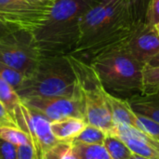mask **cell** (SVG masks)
<instances>
[{
  "label": "cell",
  "instance_id": "1",
  "mask_svg": "<svg viewBox=\"0 0 159 159\" xmlns=\"http://www.w3.org/2000/svg\"><path fill=\"white\" fill-rule=\"evenodd\" d=\"M136 28L127 0H98L84 14L79 41L70 55L89 63L105 53L124 48Z\"/></svg>",
  "mask_w": 159,
  "mask_h": 159
},
{
  "label": "cell",
  "instance_id": "2",
  "mask_svg": "<svg viewBox=\"0 0 159 159\" xmlns=\"http://www.w3.org/2000/svg\"><path fill=\"white\" fill-rule=\"evenodd\" d=\"M98 0H55L47 20L32 34L42 57L70 55L80 37L81 20Z\"/></svg>",
  "mask_w": 159,
  "mask_h": 159
},
{
  "label": "cell",
  "instance_id": "3",
  "mask_svg": "<svg viewBox=\"0 0 159 159\" xmlns=\"http://www.w3.org/2000/svg\"><path fill=\"white\" fill-rule=\"evenodd\" d=\"M16 92L20 100L83 95L68 55L41 57L34 71Z\"/></svg>",
  "mask_w": 159,
  "mask_h": 159
},
{
  "label": "cell",
  "instance_id": "4",
  "mask_svg": "<svg viewBox=\"0 0 159 159\" xmlns=\"http://www.w3.org/2000/svg\"><path fill=\"white\" fill-rule=\"evenodd\" d=\"M89 64L94 69L108 93L129 100L143 92L145 65L135 60L124 48L105 53Z\"/></svg>",
  "mask_w": 159,
  "mask_h": 159
},
{
  "label": "cell",
  "instance_id": "5",
  "mask_svg": "<svg viewBox=\"0 0 159 159\" xmlns=\"http://www.w3.org/2000/svg\"><path fill=\"white\" fill-rule=\"evenodd\" d=\"M68 57L84 96L87 123L102 129L106 134L110 133L115 128V124L106 98L107 91L89 63L72 55H68Z\"/></svg>",
  "mask_w": 159,
  "mask_h": 159
},
{
  "label": "cell",
  "instance_id": "6",
  "mask_svg": "<svg viewBox=\"0 0 159 159\" xmlns=\"http://www.w3.org/2000/svg\"><path fill=\"white\" fill-rule=\"evenodd\" d=\"M41 57L30 32L14 29L0 36V61L26 77L34 71Z\"/></svg>",
  "mask_w": 159,
  "mask_h": 159
},
{
  "label": "cell",
  "instance_id": "7",
  "mask_svg": "<svg viewBox=\"0 0 159 159\" xmlns=\"http://www.w3.org/2000/svg\"><path fill=\"white\" fill-rule=\"evenodd\" d=\"M54 1L34 5L21 0H0V20L13 28L33 33L47 20Z\"/></svg>",
  "mask_w": 159,
  "mask_h": 159
},
{
  "label": "cell",
  "instance_id": "8",
  "mask_svg": "<svg viewBox=\"0 0 159 159\" xmlns=\"http://www.w3.org/2000/svg\"><path fill=\"white\" fill-rule=\"evenodd\" d=\"M14 122L19 129L29 136L36 152L37 159H43L44 155L49 149L61 142L52 133L51 122L22 102L14 115Z\"/></svg>",
  "mask_w": 159,
  "mask_h": 159
},
{
  "label": "cell",
  "instance_id": "9",
  "mask_svg": "<svg viewBox=\"0 0 159 159\" xmlns=\"http://www.w3.org/2000/svg\"><path fill=\"white\" fill-rule=\"evenodd\" d=\"M21 102L30 109L44 116L50 122L67 117L81 118L87 122L83 95L78 97L30 98L21 100Z\"/></svg>",
  "mask_w": 159,
  "mask_h": 159
},
{
  "label": "cell",
  "instance_id": "10",
  "mask_svg": "<svg viewBox=\"0 0 159 159\" xmlns=\"http://www.w3.org/2000/svg\"><path fill=\"white\" fill-rule=\"evenodd\" d=\"M124 49L145 65L159 53V33L156 26L147 22L139 25Z\"/></svg>",
  "mask_w": 159,
  "mask_h": 159
},
{
  "label": "cell",
  "instance_id": "11",
  "mask_svg": "<svg viewBox=\"0 0 159 159\" xmlns=\"http://www.w3.org/2000/svg\"><path fill=\"white\" fill-rule=\"evenodd\" d=\"M121 139L133 154L147 159H159V141L128 125H116L108 133Z\"/></svg>",
  "mask_w": 159,
  "mask_h": 159
},
{
  "label": "cell",
  "instance_id": "12",
  "mask_svg": "<svg viewBox=\"0 0 159 159\" xmlns=\"http://www.w3.org/2000/svg\"><path fill=\"white\" fill-rule=\"evenodd\" d=\"M128 102L136 115L159 123V89L135 95L129 98Z\"/></svg>",
  "mask_w": 159,
  "mask_h": 159
},
{
  "label": "cell",
  "instance_id": "13",
  "mask_svg": "<svg viewBox=\"0 0 159 159\" xmlns=\"http://www.w3.org/2000/svg\"><path fill=\"white\" fill-rule=\"evenodd\" d=\"M87 125L88 123L84 119L67 117L59 121L51 122V130L57 140L72 143Z\"/></svg>",
  "mask_w": 159,
  "mask_h": 159
},
{
  "label": "cell",
  "instance_id": "14",
  "mask_svg": "<svg viewBox=\"0 0 159 159\" xmlns=\"http://www.w3.org/2000/svg\"><path fill=\"white\" fill-rule=\"evenodd\" d=\"M107 102L109 103L113 121L116 125H128L136 128V115L131 110L128 100L116 97L110 93H106Z\"/></svg>",
  "mask_w": 159,
  "mask_h": 159
},
{
  "label": "cell",
  "instance_id": "15",
  "mask_svg": "<svg viewBox=\"0 0 159 159\" xmlns=\"http://www.w3.org/2000/svg\"><path fill=\"white\" fill-rule=\"evenodd\" d=\"M0 102L6 107L14 120V115L21 103L15 89L0 76Z\"/></svg>",
  "mask_w": 159,
  "mask_h": 159
},
{
  "label": "cell",
  "instance_id": "16",
  "mask_svg": "<svg viewBox=\"0 0 159 159\" xmlns=\"http://www.w3.org/2000/svg\"><path fill=\"white\" fill-rule=\"evenodd\" d=\"M102 145L112 159H129L133 154L121 139L113 134H106Z\"/></svg>",
  "mask_w": 159,
  "mask_h": 159
},
{
  "label": "cell",
  "instance_id": "17",
  "mask_svg": "<svg viewBox=\"0 0 159 159\" xmlns=\"http://www.w3.org/2000/svg\"><path fill=\"white\" fill-rule=\"evenodd\" d=\"M106 133L100 128L88 124L80 134L71 143L72 144H103Z\"/></svg>",
  "mask_w": 159,
  "mask_h": 159
},
{
  "label": "cell",
  "instance_id": "18",
  "mask_svg": "<svg viewBox=\"0 0 159 159\" xmlns=\"http://www.w3.org/2000/svg\"><path fill=\"white\" fill-rule=\"evenodd\" d=\"M79 159H112L102 144H73Z\"/></svg>",
  "mask_w": 159,
  "mask_h": 159
},
{
  "label": "cell",
  "instance_id": "19",
  "mask_svg": "<svg viewBox=\"0 0 159 159\" xmlns=\"http://www.w3.org/2000/svg\"><path fill=\"white\" fill-rule=\"evenodd\" d=\"M129 10L136 27L146 23L147 15L150 8L148 0H127Z\"/></svg>",
  "mask_w": 159,
  "mask_h": 159
},
{
  "label": "cell",
  "instance_id": "20",
  "mask_svg": "<svg viewBox=\"0 0 159 159\" xmlns=\"http://www.w3.org/2000/svg\"><path fill=\"white\" fill-rule=\"evenodd\" d=\"M0 138L12 144H15L16 146L32 143L29 136L18 127L0 128Z\"/></svg>",
  "mask_w": 159,
  "mask_h": 159
},
{
  "label": "cell",
  "instance_id": "21",
  "mask_svg": "<svg viewBox=\"0 0 159 159\" xmlns=\"http://www.w3.org/2000/svg\"><path fill=\"white\" fill-rule=\"evenodd\" d=\"M0 76L7 81L16 91V89H19V87L23 83V81L26 78V75H24L22 73L17 71L16 69L7 66L0 61Z\"/></svg>",
  "mask_w": 159,
  "mask_h": 159
},
{
  "label": "cell",
  "instance_id": "22",
  "mask_svg": "<svg viewBox=\"0 0 159 159\" xmlns=\"http://www.w3.org/2000/svg\"><path fill=\"white\" fill-rule=\"evenodd\" d=\"M136 115V114H135ZM136 129L142 130L159 141V123L147 117L136 115Z\"/></svg>",
  "mask_w": 159,
  "mask_h": 159
},
{
  "label": "cell",
  "instance_id": "23",
  "mask_svg": "<svg viewBox=\"0 0 159 159\" xmlns=\"http://www.w3.org/2000/svg\"><path fill=\"white\" fill-rule=\"evenodd\" d=\"M159 89V67L144 68L143 71V92H150Z\"/></svg>",
  "mask_w": 159,
  "mask_h": 159
},
{
  "label": "cell",
  "instance_id": "24",
  "mask_svg": "<svg viewBox=\"0 0 159 159\" xmlns=\"http://www.w3.org/2000/svg\"><path fill=\"white\" fill-rule=\"evenodd\" d=\"M72 146L71 143L60 142L58 144L49 149L43 157V159H61L67 150Z\"/></svg>",
  "mask_w": 159,
  "mask_h": 159
},
{
  "label": "cell",
  "instance_id": "25",
  "mask_svg": "<svg viewBox=\"0 0 159 159\" xmlns=\"http://www.w3.org/2000/svg\"><path fill=\"white\" fill-rule=\"evenodd\" d=\"M0 159H17V146L0 138Z\"/></svg>",
  "mask_w": 159,
  "mask_h": 159
},
{
  "label": "cell",
  "instance_id": "26",
  "mask_svg": "<svg viewBox=\"0 0 159 159\" xmlns=\"http://www.w3.org/2000/svg\"><path fill=\"white\" fill-rule=\"evenodd\" d=\"M17 159H37L33 144L28 143L17 146Z\"/></svg>",
  "mask_w": 159,
  "mask_h": 159
},
{
  "label": "cell",
  "instance_id": "27",
  "mask_svg": "<svg viewBox=\"0 0 159 159\" xmlns=\"http://www.w3.org/2000/svg\"><path fill=\"white\" fill-rule=\"evenodd\" d=\"M147 23L154 26L159 24V0H154L147 15Z\"/></svg>",
  "mask_w": 159,
  "mask_h": 159
},
{
  "label": "cell",
  "instance_id": "28",
  "mask_svg": "<svg viewBox=\"0 0 159 159\" xmlns=\"http://www.w3.org/2000/svg\"><path fill=\"white\" fill-rule=\"evenodd\" d=\"M2 127H17L13 118L6 109V107L0 102V128Z\"/></svg>",
  "mask_w": 159,
  "mask_h": 159
},
{
  "label": "cell",
  "instance_id": "29",
  "mask_svg": "<svg viewBox=\"0 0 159 159\" xmlns=\"http://www.w3.org/2000/svg\"><path fill=\"white\" fill-rule=\"evenodd\" d=\"M159 67V53L157 54L154 58H152L146 64L144 68H157Z\"/></svg>",
  "mask_w": 159,
  "mask_h": 159
},
{
  "label": "cell",
  "instance_id": "30",
  "mask_svg": "<svg viewBox=\"0 0 159 159\" xmlns=\"http://www.w3.org/2000/svg\"><path fill=\"white\" fill-rule=\"evenodd\" d=\"M61 159H79L78 158V157H77V155L75 153V151H74V148H73V144H72V146L67 150V152L64 154V156L62 157V158Z\"/></svg>",
  "mask_w": 159,
  "mask_h": 159
},
{
  "label": "cell",
  "instance_id": "31",
  "mask_svg": "<svg viewBox=\"0 0 159 159\" xmlns=\"http://www.w3.org/2000/svg\"><path fill=\"white\" fill-rule=\"evenodd\" d=\"M14 29H16V28H13V27H11V26L7 25V24L2 22L0 20V36L7 34V33H8V32H10V31H12V30H14Z\"/></svg>",
  "mask_w": 159,
  "mask_h": 159
},
{
  "label": "cell",
  "instance_id": "32",
  "mask_svg": "<svg viewBox=\"0 0 159 159\" xmlns=\"http://www.w3.org/2000/svg\"><path fill=\"white\" fill-rule=\"evenodd\" d=\"M29 4H34V5H41V4H47L49 3L53 0H21Z\"/></svg>",
  "mask_w": 159,
  "mask_h": 159
},
{
  "label": "cell",
  "instance_id": "33",
  "mask_svg": "<svg viewBox=\"0 0 159 159\" xmlns=\"http://www.w3.org/2000/svg\"><path fill=\"white\" fill-rule=\"evenodd\" d=\"M129 159H147V158L143 157H141V156H138V155H136V154H132V156L130 157V158Z\"/></svg>",
  "mask_w": 159,
  "mask_h": 159
},
{
  "label": "cell",
  "instance_id": "34",
  "mask_svg": "<svg viewBox=\"0 0 159 159\" xmlns=\"http://www.w3.org/2000/svg\"><path fill=\"white\" fill-rule=\"evenodd\" d=\"M153 1H154V0H148V2H149V5H150V7H151V5H152ZM148 12H149V11H148Z\"/></svg>",
  "mask_w": 159,
  "mask_h": 159
},
{
  "label": "cell",
  "instance_id": "35",
  "mask_svg": "<svg viewBox=\"0 0 159 159\" xmlns=\"http://www.w3.org/2000/svg\"><path fill=\"white\" fill-rule=\"evenodd\" d=\"M156 28H157V30L158 31V33H159V24H157V25H156Z\"/></svg>",
  "mask_w": 159,
  "mask_h": 159
}]
</instances>
